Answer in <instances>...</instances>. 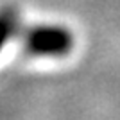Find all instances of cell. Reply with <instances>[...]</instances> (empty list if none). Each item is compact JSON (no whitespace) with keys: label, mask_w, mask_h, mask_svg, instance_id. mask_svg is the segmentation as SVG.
I'll return each instance as SVG.
<instances>
[{"label":"cell","mask_w":120,"mask_h":120,"mask_svg":"<svg viewBox=\"0 0 120 120\" xmlns=\"http://www.w3.org/2000/svg\"><path fill=\"white\" fill-rule=\"evenodd\" d=\"M20 38L27 50L38 56H61L72 49V34L61 27H30L20 30Z\"/></svg>","instance_id":"cell-1"},{"label":"cell","mask_w":120,"mask_h":120,"mask_svg":"<svg viewBox=\"0 0 120 120\" xmlns=\"http://www.w3.org/2000/svg\"><path fill=\"white\" fill-rule=\"evenodd\" d=\"M18 27H20V23H18V16L15 11L5 9L0 13V50L4 49V45L7 43L11 36L18 34V30H20Z\"/></svg>","instance_id":"cell-2"}]
</instances>
